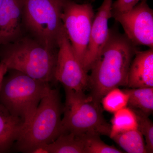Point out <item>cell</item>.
Instances as JSON below:
<instances>
[{"label": "cell", "instance_id": "obj_1", "mask_svg": "<svg viewBox=\"0 0 153 153\" xmlns=\"http://www.w3.org/2000/svg\"><path fill=\"white\" fill-rule=\"evenodd\" d=\"M138 50L125 34L109 29L107 40L88 75L89 95L94 101L101 104L102 98L110 90L126 87L130 66Z\"/></svg>", "mask_w": 153, "mask_h": 153}, {"label": "cell", "instance_id": "obj_2", "mask_svg": "<svg viewBox=\"0 0 153 153\" xmlns=\"http://www.w3.org/2000/svg\"><path fill=\"white\" fill-rule=\"evenodd\" d=\"M0 59L8 69L48 82L55 81L57 50L44 46L31 36L0 45Z\"/></svg>", "mask_w": 153, "mask_h": 153}, {"label": "cell", "instance_id": "obj_3", "mask_svg": "<svg viewBox=\"0 0 153 153\" xmlns=\"http://www.w3.org/2000/svg\"><path fill=\"white\" fill-rule=\"evenodd\" d=\"M63 108L59 91L50 88L13 147L18 152L32 153L36 148L54 142L62 132Z\"/></svg>", "mask_w": 153, "mask_h": 153}, {"label": "cell", "instance_id": "obj_4", "mask_svg": "<svg viewBox=\"0 0 153 153\" xmlns=\"http://www.w3.org/2000/svg\"><path fill=\"white\" fill-rule=\"evenodd\" d=\"M9 70L10 71L4 77L0 90V104L11 115L23 121L25 128L51 87L49 82L34 79L19 71Z\"/></svg>", "mask_w": 153, "mask_h": 153}, {"label": "cell", "instance_id": "obj_5", "mask_svg": "<svg viewBox=\"0 0 153 153\" xmlns=\"http://www.w3.org/2000/svg\"><path fill=\"white\" fill-rule=\"evenodd\" d=\"M67 0H23V23L31 37L50 49H58L64 31L62 16Z\"/></svg>", "mask_w": 153, "mask_h": 153}, {"label": "cell", "instance_id": "obj_6", "mask_svg": "<svg viewBox=\"0 0 153 153\" xmlns=\"http://www.w3.org/2000/svg\"><path fill=\"white\" fill-rule=\"evenodd\" d=\"M65 102L61 121L62 132L109 136L111 124L105 119L100 103L84 91L64 88Z\"/></svg>", "mask_w": 153, "mask_h": 153}, {"label": "cell", "instance_id": "obj_7", "mask_svg": "<svg viewBox=\"0 0 153 153\" xmlns=\"http://www.w3.org/2000/svg\"><path fill=\"white\" fill-rule=\"evenodd\" d=\"M94 14L90 1L67 0L62 14L64 30L75 56L83 66Z\"/></svg>", "mask_w": 153, "mask_h": 153}, {"label": "cell", "instance_id": "obj_8", "mask_svg": "<svg viewBox=\"0 0 153 153\" xmlns=\"http://www.w3.org/2000/svg\"><path fill=\"white\" fill-rule=\"evenodd\" d=\"M54 77L64 88L84 91L88 88V73L75 56L65 30L58 41Z\"/></svg>", "mask_w": 153, "mask_h": 153}, {"label": "cell", "instance_id": "obj_9", "mask_svg": "<svg viewBox=\"0 0 153 153\" xmlns=\"http://www.w3.org/2000/svg\"><path fill=\"white\" fill-rule=\"evenodd\" d=\"M111 18L120 23L135 45L153 48V11L147 0H142L128 12L111 13Z\"/></svg>", "mask_w": 153, "mask_h": 153}, {"label": "cell", "instance_id": "obj_10", "mask_svg": "<svg viewBox=\"0 0 153 153\" xmlns=\"http://www.w3.org/2000/svg\"><path fill=\"white\" fill-rule=\"evenodd\" d=\"M112 1L104 0L94 15L89 44L83 63V68L88 73L107 40L109 31L108 22L111 18Z\"/></svg>", "mask_w": 153, "mask_h": 153}, {"label": "cell", "instance_id": "obj_11", "mask_svg": "<svg viewBox=\"0 0 153 153\" xmlns=\"http://www.w3.org/2000/svg\"><path fill=\"white\" fill-rule=\"evenodd\" d=\"M23 0H3L0 9V44L16 41L24 36Z\"/></svg>", "mask_w": 153, "mask_h": 153}, {"label": "cell", "instance_id": "obj_12", "mask_svg": "<svg viewBox=\"0 0 153 153\" xmlns=\"http://www.w3.org/2000/svg\"><path fill=\"white\" fill-rule=\"evenodd\" d=\"M127 87H153V48L138 51L130 66Z\"/></svg>", "mask_w": 153, "mask_h": 153}, {"label": "cell", "instance_id": "obj_13", "mask_svg": "<svg viewBox=\"0 0 153 153\" xmlns=\"http://www.w3.org/2000/svg\"><path fill=\"white\" fill-rule=\"evenodd\" d=\"M25 127L23 121L0 104V153L10 151Z\"/></svg>", "mask_w": 153, "mask_h": 153}, {"label": "cell", "instance_id": "obj_14", "mask_svg": "<svg viewBox=\"0 0 153 153\" xmlns=\"http://www.w3.org/2000/svg\"><path fill=\"white\" fill-rule=\"evenodd\" d=\"M43 147L45 153H84L83 134L63 132L54 142Z\"/></svg>", "mask_w": 153, "mask_h": 153}, {"label": "cell", "instance_id": "obj_15", "mask_svg": "<svg viewBox=\"0 0 153 153\" xmlns=\"http://www.w3.org/2000/svg\"><path fill=\"white\" fill-rule=\"evenodd\" d=\"M128 96V107L140 111L148 116L153 111V87L127 88L123 89Z\"/></svg>", "mask_w": 153, "mask_h": 153}, {"label": "cell", "instance_id": "obj_16", "mask_svg": "<svg viewBox=\"0 0 153 153\" xmlns=\"http://www.w3.org/2000/svg\"><path fill=\"white\" fill-rule=\"evenodd\" d=\"M111 138L126 152L147 153L144 138L137 128L118 134Z\"/></svg>", "mask_w": 153, "mask_h": 153}, {"label": "cell", "instance_id": "obj_17", "mask_svg": "<svg viewBox=\"0 0 153 153\" xmlns=\"http://www.w3.org/2000/svg\"><path fill=\"white\" fill-rule=\"evenodd\" d=\"M113 114L109 136L110 138L118 134L137 128L136 115L131 108L126 107Z\"/></svg>", "mask_w": 153, "mask_h": 153}, {"label": "cell", "instance_id": "obj_18", "mask_svg": "<svg viewBox=\"0 0 153 153\" xmlns=\"http://www.w3.org/2000/svg\"><path fill=\"white\" fill-rule=\"evenodd\" d=\"M128 96L123 90L115 88L102 97L101 103L105 110L114 113L128 106Z\"/></svg>", "mask_w": 153, "mask_h": 153}, {"label": "cell", "instance_id": "obj_19", "mask_svg": "<svg viewBox=\"0 0 153 153\" xmlns=\"http://www.w3.org/2000/svg\"><path fill=\"white\" fill-rule=\"evenodd\" d=\"M100 136L95 134H83L84 153H122L124 152L114 146L105 143Z\"/></svg>", "mask_w": 153, "mask_h": 153}, {"label": "cell", "instance_id": "obj_20", "mask_svg": "<svg viewBox=\"0 0 153 153\" xmlns=\"http://www.w3.org/2000/svg\"><path fill=\"white\" fill-rule=\"evenodd\" d=\"M133 110V109H132ZM136 115L137 129L145 139L146 149L148 153L153 152V124L149 116L140 111L133 110Z\"/></svg>", "mask_w": 153, "mask_h": 153}, {"label": "cell", "instance_id": "obj_21", "mask_svg": "<svg viewBox=\"0 0 153 153\" xmlns=\"http://www.w3.org/2000/svg\"><path fill=\"white\" fill-rule=\"evenodd\" d=\"M140 0H117L111 5V13H123L131 10Z\"/></svg>", "mask_w": 153, "mask_h": 153}, {"label": "cell", "instance_id": "obj_22", "mask_svg": "<svg viewBox=\"0 0 153 153\" xmlns=\"http://www.w3.org/2000/svg\"><path fill=\"white\" fill-rule=\"evenodd\" d=\"M7 67L2 61H0V90L2 85L3 79L7 71Z\"/></svg>", "mask_w": 153, "mask_h": 153}, {"label": "cell", "instance_id": "obj_23", "mask_svg": "<svg viewBox=\"0 0 153 153\" xmlns=\"http://www.w3.org/2000/svg\"><path fill=\"white\" fill-rule=\"evenodd\" d=\"M3 2V0H0V9H1V7L2 4Z\"/></svg>", "mask_w": 153, "mask_h": 153}, {"label": "cell", "instance_id": "obj_24", "mask_svg": "<svg viewBox=\"0 0 153 153\" xmlns=\"http://www.w3.org/2000/svg\"><path fill=\"white\" fill-rule=\"evenodd\" d=\"M0 45H1V44H0Z\"/></svg>", "mask_w": 153, "mask_h": 153}]
</instances>
